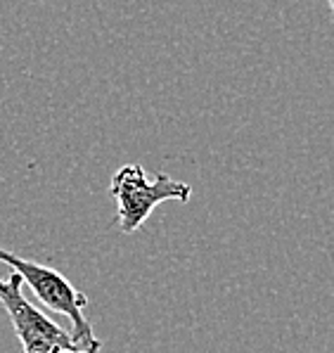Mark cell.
I'll return each mask as SVG.
<instances>
[{"label": "cell", "mask_w": 334, "mask_h": 353, "mask_svg": "<svg viewBox=\"0 0 334 353\" xmlns=\"http://www.w3.org/2000/svg\"><path fill=\"white\" fill-rule=\"evenodd\" d=\"M109 192L116 199V219L121 232H136L145 221L149 219L154 209L164 202H190L192 188L182 181L166 176V173H154L147 176L140 164L121 166L112 178Z\"/></svg>", "instance_id": "2"}, {"label": "cell", "mask_w": 334, "mask_h": 353, "mask_svg": "<svg viewBox=\"0 0 334 353\" xmlns=\"http://www.w3.org/2000/svg\"><path fill=\"white\" fill-rule=\"evenodd\" d=\"M0 263L8 265L12 273H17L24 285L31 287V292L36 299H41V303L45 308L55 313H62L64 318L72 320V334L79 344L88 346V349L98 351L102 349L100 339L93 332V325L88 323V318L83 316V308L88 303V296L81 294L76 287L72 285L62 273H57L50 265H41L36 261L21 259L17 254L8 252L0 247Z\"/></svg>", "instance_id": "1"}, {"label": "cell", "mask_w": 334, "mask_h": 353, "mask_svg": "<svg viewBox=\"0 0 334 353\" xmlns=\"http://www.w3.org/2000/svg\"><path fill=\"white\" fill-rule=\"evenodd\" d=\"M0 303H3L21 344V353H98L79 344L72 332L59 327L39 306L24 296V282L17 273L0 278Z\"/></svg>", "instance_id": "3"}, {"label": "cell", "mask_w": 334, "mask_h": 353, "mask_svg": "<svg viewBox=\"0 0 334 353\" xmlns=\"http://www.w3.org/2000/svg\"><path fill=\"white\" fill-rule=\"evenodd\" d=\"M327 8H330V12H334V0H327Z\"/></svg>", "instance_id": "4"}]
</instances>
